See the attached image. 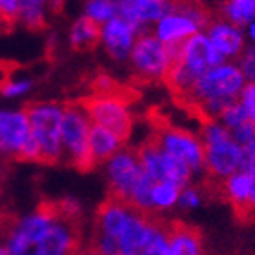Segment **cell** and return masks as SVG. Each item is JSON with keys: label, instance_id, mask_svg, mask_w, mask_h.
I'll return each mask as SVG.
<instances>
[{"label": "cell", "instance_id": "obj_1", "mask_svg": "<svg viewBox=\"0 0 255 255\" xmlns=\"http://www.w3.org/2000/svg\"><path fill=\"white\" fill-rule=\"evenodd\" d=\"M33 137L40 146V164L55 166L64 160L62 137V104L57 102H29L24 108Z\"/></svg>", "mask_w": 255, "mask_h": 255}, {"label": "cell", "instance_id": "obj_2", "mask_svg": "<svg viewBox=\"0 0 255 255\" xmlns=\"http://www.w3.org/2000/svg\"><path fill=\"white\" fill-rule=\"evenodd\" d=\"M62 128H60V137H62L64 159L68 160L75 170L91 171L95 168L93 157L90 151V128L91 121L86 115V112L79 106V102H66L62 104Z\"/></svg>", "mask_w": 255, "mask_h": 255}, {"label": "cell", "instance_id": "obj_3", "mask_svg": "<svg viewBox=\"0 0 255 255\" xmlns=\"http://www.w3.org/2000/svg\"><path fill=\"white\" fill-rule=\"evenodd\" d=\"M151 119V135L162 146L166 153L173 159L181 160L190 168L193 173L204 171V144L201 137L193 135L184 128H177L160 113H149Z\"/></svg>", "mask_w": 255, "mask_h": 255}, {"label": "cell", "instance_id": "obj_4", "mask_svg": "<svg viewBox=\"0 0 255 255\" xmlns=\"http://www.w3.org/2000/svg\"><path fill=\"white\" fill-rule=\"evenodd\" d=\"M79 106L90 117L91 124L102 126L115 133L126 142L133 131V113L129 112L131 102L119 95H102L91 93L90 97L79 99Z\"/></svg>", "mask_w": 255, "mask_h": 255}, {"label": "cell", "instance_id": "obj_5", "mask_svg": "<svg viewBox=\"0 0 255 255\" xmlns=\"http://www.w3.org/2000/svg\"><path fill=\"white\" fill-rule=\"evenodd\" d=\"M245 84L246 77L243 75L239 66L219 64L199 77L190 97L175 99V101H191L197 104H204V102L221 101V99H239Z\"/></svg>", "mask_w": 255, "mask_h": 255}, {"label": "cell", "instance_id": "obj_6", "mask_svg": "<svg viewBox=\"0 0 255 255\" xmlns=\"http://www.w3.org/2000/svg\"><path fill=\"white\" fill-rule=\"evenodd\" d=\"M135 149H137L138 160H140L144 173H148L153 181L173 182L181 188H186L190 184L193 171L184 162L173 159L170 153H166L162 146L155 140L153 135H149Z\"/></svg>", "mask_w": 255, "mask_h": 255}, {"label": "cell", "instance_id": "obj_7", "mask_svg": "<svg viewBox=\"0 0 255 255\" xmlns=\"http://www.w3.org/2000/svg\"><path fill=\"white\" fill-rule=\"evenodd\" d=\"M131 66L140 82H155L162 80L166 69V51L164 44L157 35L140 31L135 38V44L129 53Z\"/></svg>", "mask_w": 255, "mask_h": 255}, {"label": "cell", "instance_id": "obj_8", "mask_svg": "<svg viewBox=\"0 0 255 255\" xmlns=\"http://www.w3.org/2000/svg\"><path fill=\"white\" fill-rule=\"evenodd\" d=\"M219 199L230 202L241 223L255 221V173L237 170L219 184Z\"/></svg>", "mask_w": 255, "mask_h": 255}, {"label": "cell", "instance_id": "obj_9", "mask_svg": "<svg viewBox=\"0 0 255 255\" xmlns=\"http://www.w3.org/2000/svg\"><path fill=\"white\" fill-rule=\"evenodd\" d=\"M140 175H142V166L138 160L137 149L121 148L108 160V184H110L108 195L119 197L128 202V197Z\"/></svg>", "mask_w": 255, "mask_h": 255}, {"label": "cell", "instance_id": "obj_10", "mask_svg": "<svg viewBox=\"0 0 255 255\" xmlns=\"http://www.w3.org/2000/svg\"><path fill=\"white\" fill-rule=\"evenodd\" d=\"M31 131L26 112H0V157L16 160L22 144Z\"/></svg>", "mask_w": 255, "mask_h": 255}, {"label": "cell", "instance_id": "obj_11", "mask_svg": "<svg viewBox=\"0 0 255 255\" xmlns=\"http://www.w3.org/2000/svg\"><path fill=\"white\" fill-rule=\"evenodd\" d=\"M138 33V27L129 24L121 15H115L106 24H102V44L115 60H126Z\"/></svg>", "mask_w": 255, "mask_h": 255}, {"label": "cell", "instance_id": "obj_12", "mask_svg": "<svg viewBox=\"0 0 255 255\" xmlns=\"http://www.w3.org/2000/svg\"><path fill=\"white\" fill-rule=\"evenodd\" d=\"M135 208H131L126 201L119 197L108 195L104 201L99 204L95 215V232L97 234L110 235L117 241L119 234L126 226L128 219L131 217Z\"/></svg>", "mask_w": 255, "mask_h": 255}, {"label": "cell", "instance_id": "obj_13", "mask_svg": "<svg viewBox=\"0 0 255 255\" xmlns=\"http://www.w3.org/2000/svg\"><path fill=\"white\" fill-rule=\"evenodd\" d=\"M182 60H184L186 68L190 69L191 73L201 77L210 68L223 64L224 57L219 53V49L213 46L212 40L208 38V35L195 33L184 44V59Z\"/></svg>", "mask_w": 255, "mask_h": 255}, {"label": "cell", "instance_id": "obj_14", "mask_svg": "<svg viewBox=\"0 0 255 255\" xmlns=\"http://www.w3.org/2000/svg\"><path fill=\"white\" fill-rule=\"evenodd\" d=\"M171 255H204L201 230L181 219H164Z\"/></svg>", "mask_w": 255, "mask_h": 255}, {"label": "cell", "instance_id": "obj_15", "mask_svg": "<svg viewBox=\"0 0 255 255\" xmlns=\"http://www.w3.org/2000/svg\"><path fill=\"white\" fill-rule=\"evenodd\" d=\"M171 13V0H121L117 2V15L126 18L129 24L142 29L148 22L160 20Z\"/></svg>", "mask_w": 255, "mask_h": 255}, {"label": "cell", "instance_id": "obj_16", "mask_svg": "<svg viewBox=\"0 0 255 255\" xmlns=\"http://www.w3.org/2000/svg\"><path fill=\"white\" fill-rule=\"evenodd\" d=\"M208 38L219 49L224 59L239 57L245 49V38L239 26H234L228 20H213L208 26Z\"/></svg>", "mask_w": 255, "mask_h": 255}, {"label": "cell", "instance_id": "obj_17", "mask_svg": "<svg viewBox=\"0 0 255 255\" xmlns=\"http://www.w3.org/2000/svg\"><path fill=\"white\" fill-rule=\"evenodd\" d=\"M123 146H124V140H121L115 133H112L110 129H106V128H102V126L91 124L90 151H91V157H93L95 166L110 160Z\"/></svg>", "mask_w": 255, "mask_h": 255}, {"label": "cell", "instance_id": "obj_18", "mask_svg": "<svg viewBox=\"0 0 255 255\" xmlns=\"http://www.w3.org/2000/svg\"><path fill=\"white\" fill-rule=\"evenodd\" d=\"M69 42L75 51H93L102 42V24L88 15L80 16L71 27Z\"/></svg>", "mask_w": 255, "mask_h": 255}, {"label": "cell", "instance_id": "obj_19", "mask_svg": "<svg viewBox=\"0 0 255 255\" xmlns=\"http://www.w3.org/2000/svg\"><path fill=\"white\" fill-rule=\"evenodd\" d=\"M195 33H199V27L193 20L179 13H168L159 20L155 35L159 37L160 42H173V40L190 38Z\"/></svg>", "mask_w": 255, "mask_h": 255}, {"label": "cell", "instance_id": "obj_20", "mask_svg": "<svg viewBox=\"0 0 255 255\" xmlns=\"http://www.w3.org/2000/svg\"><path fill=\"white\" fill-rule=\"evenodd\" d=\"M223 16L234 26H245L255 18L254 0H226L223 5Z\"/></svg>", "mask_w": 255, "mask_h": 255}, {"label": "cell", "instance_id": "obj_21", "mask_svg": "<svg viewBox=\"0 0 255 255\" xmlns=\"http://www.w3.org/2000/svg\"><path fill=\"white\" fill-rule=\"evenodd\" d=\"M181 186H177L173 182H164V181H159L153 184V208L155 212L160 213L168 210V208L175 206L177 202H179V197H181Z\"/></svg>", "mask_w": 255, "mask_h": 255}, {"label": "cell", "instance_id": "obj_22", "mask_svg": "<svg viewBox=\"0 0 255 255\" xmlns=\"http://www.w3.org/2000/svg\"><path fill=\"white\" fill-rule=\"evenodd\" d=\"M86 15L91 16L99 24H106L110 18L117 15V4L112 0H88Z\"/></svg>", "mask_w": 255, "mask_h": 255}, {"label": "cell", "instance_id": "obj_23", "mask_svg": "<svg viewBox=\"0 0 255 255\" xmlns=\"http://www.w3.org/2000/svg\"><path fill=\"white\" fill-rule=\"evenodd\" d=\"M219 119H221V123L228 128L230 131H232V129H235V128H239L241 124L248 123V115H246V110H245V106H243L241 99H237V101H234V102H230L228 106L221 112Z\"/></svg>", "mask_w": 255, "mask_h": 255}, {"label": "cell", "instance_id": "obj_24", "mask_svg": "<svg viewBox=\"0 0 255 255\" xmlns=\"http://www.w3.org/2000/svg\"><path fill=\"white\" fill-rule=\"evenodd\" d=\"M164 219L166 217H162V221H160V226L155 232L151 243L146 248H142L137 255H171L168 237H166V230H164Z\"/></svg>", "mask_w": 255, "mask_h": 255}, {"label": "cell", "instance_id": "obj_25", "mask_svg": "<svg viewBox=\"0 0 255 255\" xmlns=\"http://www.w3.org/2000/svg\"><path fill=\"white\" fill-rule=\"evenodd\" d=\"M20 20L26 24L27 29L31 31H40L48 26L46 16H44L42 5H22L20 7Z\"/></svg>", "mask_w": 255, "mask_h": 255}, {"label": "cell", "instance_id": "obj_26", "mask_svg": "<svg viewBox=\"0 0 255 255\" xmlns=\"http://www.w3.org/2000/svg\"><path fill=\"white\" fill-rule=\"evenodd\" d=\"M20 20V0H0V27L11 29Z\"/></svg>", "mask_w": 255, "mask_h": 255}, {"label": "cell", "instance_id": "obj_27", "mask_svg": "<svg viewBox=\"0 0 255 255\" xmlns=\"http://www.w3.org/2000/svg\"><path fill=\"white\" fill-rule=\"evenodd\" d=\"M239 68L243 71V75L246 77V80H255V44L250 48L243 49L239 60Z\"/></svg>", "mask_w": 255, "mask_h": 255}, {"label": "cell", "instance_id": "obj_28", "mask_svg": "<svg viewBox=\"0 0 255 255\" xmlns=\"http://www.w3.org/2000/svg\"><path fill=\"white\" fill-rule=\"evenodd\" d=\"M201 190H197V188L190 186L188 184L186 188H182L181 190V197H179V204H181L184 210H191V208H197L201 204Z\"/></svg>", "mask_w": 255, "mask_h": 255}, {"label": "cell", "instance_id": "obj_29", "mask_svg": "<svg viewBox=\"0 0 255 255\" xmlns=\"http://www.w3.org/2000/svg\"><path fill=\"white\" fill-rule=\"evenodd\" d=\"M31 88V82L29 80H9L7 84L2 86V95L5 97H18L22 93H26L27 90Z\"/></svg>", "mask_w": 255, "mask_h": 255}, {"label": "cell", "instance_id": "obj_30", "mask_svg": "<svg viewBox=\"0 0 255 255\" xmlns=\"http://www.w3.org/2000/svg\"><path fill=\"white\" fill-rule=\"evenodd\" d=\"M13 68H15V64L0 62V90H2V86L7 84V82L11 80V73H13Z\"/></svg>", "mask_w": 255, "mask_h": 255}, {"label": "cell", "instance_id": "obj_31", "mask_svg": "<svg viewBox=\"0 0 255 255\" xmlns=\"http://www.w3.org/2000/svg\"><path fill=\"white\" fill-rule=\"evenodd\" d=\"M82 255H104L102 252H99V250H95V248H91L90 245L88 246H84L82 248Z\"/></svg>", "mask_w": 255, "mask_h": 255}, {"label": "cell", "instance_id": "obj_32", "mask_svg": "<svg viewBox=\"0 0 255 255\" xmlns=\"http://www.w3.org/2000/svg\"><path fill=\"white\" fill-rule=\"evenodd\" d=\"M46 0H20V7L22 5H44Z\"/></svg>", "mask_w": 255, "mask_h": 255}, {"label": "cell", "instance_id": "obj_33", "mask_svg": "<svg viewBox=\"0 0 255 255\" xmlns=\"http://www.w3.org/2000/svg\"><path fill=\"white\" fill-rule=\"evenodd\" d=\"M4 179H5V168L2 164V159H0V191H2V186H4Z\"/></svg>", "mask_w": 255, "mask_h": 255}, {"label": "cell", "instance_id": "obj_34", "mask_svg": "<svg viewBox=\"0 0 255 255\" xmlns=\"http://www.w3.org/2000/svg\"><path fill=\"white\" fill-rule=\"evenodd\" d=\"M62 2L64 0H51V9L59 13V11L62 9Z\"/></svg>", "mask_w": 255, "mask_h": 255}, {"label": "cell", "instance_id": "obj_35", "mask_svg": "<svg viewBox=\"0 0 255 255\" xmlns=\"http://www.w3.org/2000/svg\"><path fill=\"white\" fill-rule=\"evenodd\" d=\"M0 255H9V250H7L5 243H0Z\"/></svg>", "mask_w": 255, "mask_h": 255}, {"label": "cell", "instance_id": "obj_36", "mask_svg": "<svg viewBox=\"0 0 255 255\" xmlns=\"http://www.w3.org/2000/svg\"><path fill=\"white\" fill-rule=\"evenodd\" d=\"M250 37H252V40H254V44H255V20L250 22Z\"/></svg>", "mask_w": 255, "mask_h": 255}, {"label": "cell", "instance_id": "obj_37", "mask_svg": "<svg viewBox=\"0 0 255 255\" xmlns=\"http://www.w3.org/2000/svg\"><path fill=\"white\" fill-rule=\"evenodd\" d=\"M119 255H137V254H126V252H121Z\"/></svg>", "mask_w": 255, "mask_h": 255}, {"label": "cell", "instance_id": "obj_38", "mask_svg": "<svg viewBox=\"0 0 255 255\" xmlns=\"http://www.w3.org/2000/svg\"><path fill=\"white\" fill-rule=\"evenodd\" d=\"M112 2H115V4H117V2H121V0H112Z\"/></svg>", "mask_w": 255, "mask_h": 255}, {"label": "cell", "instance_id": "obj_39", "mask_svg": "<svg viewBox=\"0 0 255 255\" xmlns=\"http://www.w3.org/2000/svg\"><path fill=\"white\" fill-rule=\"evenodd\" d=\"M75 255H82V250H80V252H79V254H75Z\"/></svg>", "mask_w": 255, "mask_h": 255}, {"label": "cell", "instance_id": "obj_40", "mask_svg": "<svg viewBox=\"0 0 255 255\" xmlns=\"http://www.w3.org/2000/svg\"><path fill=\"white\" fill-rule=\"evenodd\" d=\"M254 5H255V0H254Z\"/></svg>", "mask_w": 255, "mask_h": 255}, {"label": "cell", "instance_id": "obj_41", "mask_svg": "<svg viewBox=\"0 0 255 255\" xmlns=\"http://www.w3.org/2000/svg\"><path fill=\"white\" fill-rule=\"evenodd\" d=\"M252 82H255V80H252Z\"/></svg>", "mask_w": 255, "mask_h": 255}]
</instances>
